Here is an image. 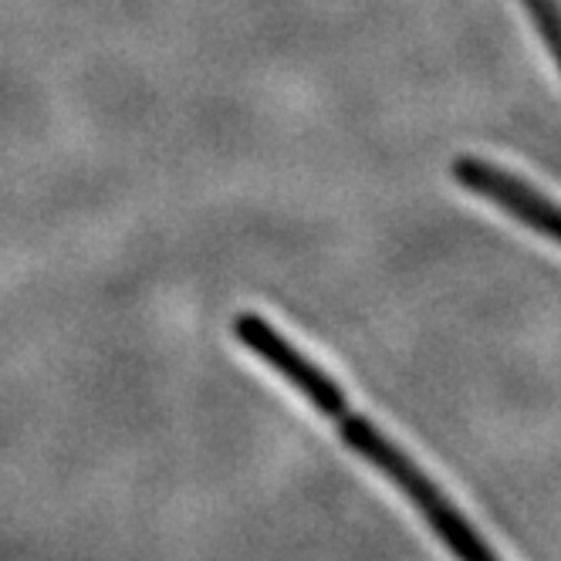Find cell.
Wrapping results in <instances>:
<instances>
[{"label":"cell","instance_id":"6da1fadb","mask_svg":"<svg viewBox=\"0 0 561 561\" xmlns=\"http://www.w3.org/2000/svg\"><path fill=\"white\" fill-rule=\"evenodd\" d=\"M233 335L240 339V345H248L257 358H264L277 376H285L314 410H322L339 426L342 439L358 457H366L376 470H382L392 480L399 491H407V497L423 511L430 528L454 551L457 561H497L491 545L470 528V520L444 497V491H439L433 480L392 444V439H386L369 420L358 416L345 403L342 389L318 369L308 355H301L274 325H267L257 314H240L233 322Z\"/></svg>","mask_w":561,"mask_h":561},{"label":"cell","instance_id":"7a4b0ae2","mask_svg":"<svg viewBox=\"0 0 561 561\" xmlns=\"http://www.w3.org/2000/svg\"><path fill=\"white\" fill-rule=\"evenodd\" d=\"M454 180L477 196L494 199L501 210H507L520 224H528L531 230H538V233L551 237L554 244H561V207L551 204L545 193H538L525 180H517L514 173H504L494 163H484V159H473V156L457 159Z\"/></svg>","mask_w":561,"mask_h":561}]
</instances>
